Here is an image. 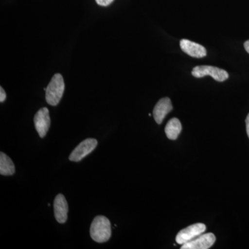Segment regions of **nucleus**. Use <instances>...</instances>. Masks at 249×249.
<instances>
[{"instance_id": "6", "label": "nucleus", "mask_w": 249, "mask_h": 249, "mask_svg": "<svg viewBox=\"0 0 249 249\" xmlns=\"http://www.w3.org/2000/svg\"><path fill=\"white\" fill-rule=\"evenodd\" d=\"M216 237L214 234H201L193 240L185 243L181 249H209L214 245Z\"/></svg>"}, {"instance_id": "8", "label": "nucleus", "mask_w": 249, "mask_h": 249, "mask_svg": "<svg viewBox=\"0 0 249 249\" xmlns=\"http://www.w3.org/2000/svg\"><path fill=\"white\" fill-rule=\"evenodd\" d=\"M180 47L184 53L193 58H204L207 54L206 49L204 46L186 39H183L180 41Z\"/></svg>"}, {"instance_id": "13", "label": "nucleus", "mask_w": 249, "mask_h": 249, "mask_svg": "<svg viewBox=\"0 0 249 249\" xmlns=\"http://www.w3.org/2000/svg\"><path fill=\"white\" fill-rule=\"evenodd\" d=\"M114 0H96V3L100 6H107L111 4Z\"/></svg>"}, {"instance_id": "12", "label": "nucleus", "mask_w": 249, "mask_h": 249, "mask_svg": "<svg viewBox=\"0 0 249 249\" xmlns=\"http://www.w3.org/2000/svg\"><path fill=\"white\" fill-rule=\"evenodd\" d=\"M16 172L15 165L11 158L1 152L0 153V174L4 176L13 175Z\"/></svg>"}, {"instance_id": "4", "label": "nucleus", "mask_w": 249, "mask_h": 249, "mask_svg": "<svg viewBox=\"0 0 249 249\" xmlns=\"http://www.w3.org/2000/svg\"><path fill=\"white\" fill-rule=\"evenodd\" d=\"M98 142L95 139H87L80 142L71 152L70 159L71 161L78 162L89 155L97 147Z\"/></svg>"}, {"instance_id": "2", "label": "nucleus", "mask_w": 249, "mask_h": 249, "mask_svg": "<svg viewBox=\"0 0 249 249\" xmlns=\"http://www.w3.org/2000/svg\"><path fill=\"white\" fill-rule=\"evenodd\" d=\"M65 91V83L62 75H54L46 89V101L50 106H55L60 103Z\"/></svg>"}, {"instance_id": "3", "label": "nucleus", "mask_w": 249, "mask_h": 249, "mask_svg": "<svg viewBox=\"0 0 249 249\" xmlns=\"http://www.w3.org/2000/svg\"><path fill=\"white\" fill-rule=\"evenodd\" d=\"M192 75L196 78H202L206 76H211L218 82H223L229 78V73L225 70L213 66H197L192 71Z\"/></svg>"}, {"instance_id": "14", "label": "nucleus", "mask_w": 249, "mask_h": 249, "mask_svg": "<svg viewBox=\"0 0 249 249\" xmlns=\"http://www.w3.org/2000/svg\"><path fill=\"white\" fill-rule=\"evenodd\" d=\"M6 94L4 89L2 88H0V102L3 103L6 100Z\"/></svg>"}, {"instance_id": "15", "label": "nucleus", "mask_w": 249, "mask_h": 249, "mask_svg": "<svg viewBox=\"0 0 249 249\" xmlns=\"http://www.w3.org/2000/svg\"><path fill=\"white\" fill-rule=\"evenodd\" d=\"M246 127H247V135L249 138V114L247 116V119H246Z\"/></svg>"}, {"instance_id": "10", "label": "nucleus", "mask_w": 249, "mask_h": 249, "mask_svg": "<svg viewBox=\"0 0 249 249\" xmlns=\"http://www.w3.org/2000/svg\"><path fill=\"white\" fill-rule=\"evenodd\" d=\"M173 105L169 98H163L160 100L153 110V116L156 122L158 124H161L167 114L173 110Z\"/></svg>"}, {"instance_id": "7", "label": "nucleus", "mask_w": 249, "mask_h": 249, "mask_svg": "<svg viewBox=\"0 0 249 249\" xmlns=\"http://www.w3.org/2000/svg\"><path fill=\"white\" fill-rule=\"evenodd\" d=\"M34 124L37 133L43 138L48 132L51 124L49 109L47 107L41 108L34 117Z\"/></svg>"}, {"instance_id": "11", "label": "nucleus", "mask_w": 249, "mask_h": 249, "mask_svg": "<svg viewBox=\"0 0 249 249\" xmlns=\"http://www.w3.org/2000/svg\"><path fill=\"white\" fill-rule=\"evenodd\" d=\"M182 126L181 122L177 118L170 119L165 126V132L167 137L170 140H176L181 133Z\"/></svg>"}, {"instance_id": "1", "label": "nucleus", "mask_w": 249, "mask_h": 249, "mask_svg": "<svg viewBox=\"0 0 249 249\" xmlns=\"http://www.w3.org/2000/svg\"><path fill=\"white\" fill-rule=\"evenodd\" d=\"M111 235V224L109 219L102 215L95 217L90 227L91 238L98 243H103L107 242Z\"/></svg>"}, {"instance_id": "5", "label": "nucleus", "mask_w": 249, "mask_h": 249, "mask_svg": "<svg viewBox=\"0 0 249 249\" xmlns=\"http://www.w3.org/2000/svg\"><path fill=\"white\" fill-rule=\"evenodd\" d=\"M206 229V226L201 223L189 226L178 232L176 237L177 243L178 245H184L185 243L193 240V239L204 233Z\"/></svg>"}, {"instance_id": "16", "label": "nucleus", "mask_w": 249, "mask_h": 249, "mask_svg": "<svg viewBox=\"0 0 249 249\" xmlns=\"http://www.w3.org/2000/svg\"><path fill=\"white\" fill-rule=\"evenodd\" d=\"M244 46H245V50L247 51V53H249V40L246 41Z\"/></svg>"}, {"instance_id": "9", "label": "nucleus", "mask_w": 249, "mask_h": 249, "mask_svg": "<svg viewBox=\"0 0 249 249\" xmlns=\"http://www.w3.org/2000/svg\"><path fill=\"white\" fill-rule=\"evenodd\" d=\"M54 215L57 222L60 224L66 222L68 214V204L65 196L59 194L55 196L53 204Z\"/></svg>"}]
</instances>
